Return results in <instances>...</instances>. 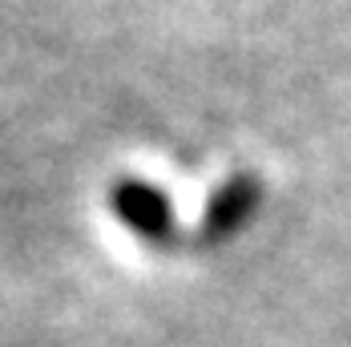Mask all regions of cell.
I'll return each instance as SVG.
<instances>
[{
	"instance_id": "obj_1",
	"label": "cell",
	"mask_w": 351,
	"mask_h": 347,
	"mask_svg": "<svg viewBox=\"0 0 351 347\" xmlns=\"http://www.w3.org/2000/svg\"><path fill=\"white\" fill-rule=\"evenodd\" d=\"M117 214L149 243H166V230H174V218H170V206L162 202V194L141 182H125L117 190Z\"/></svg>"
},
{
	"instance_id": "obj_2",
	"label": "cell",
	"mask_w": 351,
	"mask_h": 347,
	"mask_svg": "<svg viewBox=\"0 0 351 347\" xmlns=\"http://www.w3.org/2000/svg\"><path fill=\"white\" fill-rule=\"evenodd\" d=\"M254 198H258V186H254L250 178L230 182V186L214 198L210 230H214V235H234V230L246 222V214H250V206H254Z\"/></svg>"
}]
</instances>
